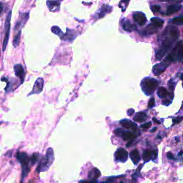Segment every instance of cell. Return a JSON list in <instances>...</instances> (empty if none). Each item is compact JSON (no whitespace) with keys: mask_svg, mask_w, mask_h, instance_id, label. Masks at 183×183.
Wrapping results in <instances>:
<instances>
[{"mask_svg":"<svg viewBox=\"0 0 183 183\" xmlns=\"http://www.w3.org/2000/svg\"><path fill=\"white\" fill-rule=\"evenodd\" d=\"M179 30L177 28L174 27H169L168 35L166 36L162 42L160 49H158L156 52V60H160L165 55L166 53L172 48L173 44L179 37Z\"/></svg>","mask_w":183,"mask_h":183,"instance_id":"cell-1","label":"cell"},{"mask_svg":"<svg viewBox=\"0 0 183 183\" xmlns=\"http://www.w3.org/2000/svg\"><path fill=\"white\" fill-rule=\"evenodd\" d=\"M30 13L29 12H24L20 13V16H19L18 20H16L15 29H14V32H15V36H14L13 39V45L15 47H16L20 44V38H21V32H22V30L24 27V26L25 25L26 22L29 19Z\"/></svg>","mask_w":183,"mask_h":183,"instance_id":"cell-2","label":"cell"},{"mask_svg":"<svg viewBox=\"0 0 183 183\" xmlns=\"http://www.w3.org/2000/svg\"><path fill=\"white\" fill-rule=\"evenodd\" d=\"M159 85L158 81L151 77H146L141 82L142 91L147 95H150L157 89Z\"/></svg>","mask_w":183,"mask_h":183,"instance_id":"cell-3","label":"cell"},{"mask_svg":"<svg viewBox=\"0 0 183 183\" xmlns=\"http://www.w3.org/2000/svg\"><path fill=\"white\" fill-rule=\"evenodd\" d=\"M54 159V152L52 148H49L47 149V153L45 156L42 158V160L39 164V166L37 167V170L38 172H42V171H46L48 170L49 167L52 165Z\"/></svg>","mask_w":183,"mask_h":183,"instance_id":"cell-4","label":"cell"},{"mask_svg":"<svg viewBox=\"0 0 183 183\" xmlns=\"http://www.w3.org/2000/svg\"><path fill=\"white\" fill-rule=\"evenodd\" d=\"M11 11H9L7 14L5 20V24H4V30H5V34H4V39L3 41V46H2V49L3 52L6 49V47L7 46L9 38V32H10V27H11Z\"/></svg>","mask_w":183,"mask_h":183,"instance_id":"cell-5","label":"cell"},{"mask_svg":"<svg viewBox=\"0 0 183 183\" xmlns=\"http://www.w3.org/2000/svg\"><path fill=\"white\" fill-rule=\"evenodd\" d=\"M172 63L171 62L165 58L162 62H161L160 63L157 64V65L153 66V72L155 75H160V74L162 73L164 71H165L166 69H167L169 66H170V64Z\"/></svg>","mask_w":183,"mask_h":183,"instance_id":"cell-6","label":"cell"},{"mask_svg":"<svg viewBox=\"0 0 183 183\" xmlns=\"http://www.w3.org/2000/svg\"><path fill=\"white\" fill-rule=\"evenodd\" d=\"M115 133L117 136L122 137L125 141H130V142H132V140L137 137V135H135L133 132L126 131V130L121 129V128H118V129L115 130Z\"/></svg>","mask_w":183,"mask_h":183,"instance_id":"cell-7","label":"cell"},{"mask_svg":"<svg viewBox=\"0 0 183 183\" xmlns=\"http://www.w3.org/2000/svg\"><path fill=\"white\" fill-rule=\"evenodd\" d=\"M44 80L42 78L39 77L36 80L35 82L34 86H33V88L31 91L30 93L28 94V95H32V94H39L41 93L43 90V87H44Z\"/></svg>","mask_w":183,"mask_h":183,"instance_id":"cell-8","label":"cell"},{"mask_svg":"<svg viewBox=\"0 0 183 183\" xmlns=\"http://www.w3.org/2000/svg\"><path fill=\"white\" fill-rule=\"evenodd\" d=\"M115 158L117 161L121 162H125L127 161L128 158V153L125 149L119 148L115 152Z\"/></svg>","mask_w":183,"mask_h":183,"instance_id":"cell-9","label":"cell"},{"mask_svg":"<svg viewBox=\"0 0 183 183\" xmlns=\"http://www.w3.org/2000/svg\"><path fill=\"white\" fill-rule=\"evenodd\" d=\"M14 71H15L16 77L20 79L21 83H23L25 79V72L23 66L20 64H16L14 66Z\"/></svg>","mask_w":183,"mask_h":183,"instance_id":"cell-10","label":"cell"},{"mask_svg":"<svg viewBox=\"0 0 183 183\" xmlns=\"http://www.w3.org/2000/svg\"><path fill=\"white\" fill-rule=\"evenodd\" d=\"M133 19L140 26H143L147 22L145 15L143 12H141V11H137V12L134 13Z\"/></svg>","mask_w":183,"mask_h":183,"instance_id":"cell-11","label":"cell"},{"mask_svg":"<svg viewBox=\"0 0 183 183\" xmlns=\"http://www.w3.org/2000/svg\"><path fill=\"white\" fill-rule=\"evenodd\" d=\"M158 157V151L157 150H144L142 154V158H143L144 161L147 162L151 160H154Z\"/></svg>","mask_w":183,"mask_h":183,"instance_id":"cell-12","label":"cell"},{"mask_svg":"<svg viewBox=\"0 0 183 183\" xmlns=\"http://www.w3.org/2000/svg\"><path fill=\"white\" fill-rule=\"evenodd\" d=\"M120 125L124 127L126 129L130 130L132 131H136L137 130V126L135 122H132L130 120H127V119H124V120L120 121Z\"/></svg>","mask_w":183,"mask_h":183,"instance_id":"cell-13","label":"cell"},{"mask_svg":"<svg viewBox=\"0 0 183 183\" xmlns=\"http://www.w3.org/2000/svg\"><path fill=\"white\" fill-rule=\"evenodd\" d=\"M111 10V7L108 5H103L99 11H97V12L95 14V15H94V17H95V19L103 18V16H105L106 14L110 12Z\"/></svg>","mask_w":183,"mask_h":183,"instance_id":"cell-14","label":"cell"},{"mask_svg":"<svg viewBox=\"0 0 183 183\" xmlns=\"http://www.w3.org/2000/svg\"><path fill=\"white\" fill-rule=\"evenodd\" d=\"M47 7H48L49 10L52 12H56L58 11L60 9V1H47Z\"/></svg>","mask_w":183,"mask_h":183,"instance_id":"cell-15","label":"cell"},{"mask_svg":"<svg viewBox=\"0 0 183 183\" xmlns=\"http://www.w3.org/2000/svg\"><path fill=\"white\" fill-rule=\"evenodd\" d=\"M77 37V34L74 30H70V29L66 30V33L64 34V36L62 38V39L64 41H66L69 42H72L73 40Z\"/></svg>","mask_w":183,"mask_h":183,"instance_id":"cell-16","label":"cell"},{"mask_svg":"<svg viewBox=\"0 0 183 183\" xmlns=\"http://www.w3.org/2000/svg\"><path fill=\"white\" fill-rule=\"evenodd\" d=\"M16 158H17L18 161L20 162V163H22V165H28V162H29L30 159L29 157H28L27 154L25 153H18L16 154Z\"/></svg>","mask_w":183,"mask_h":183,"instance_id":"cell-17","label":"cell"},{"mask_svg":"<svg viewBox=\"0 0 183 183\" xmlns=\"http://www.w3.org/2000/svg\"><path fill=\"white\" fill-rule=\"evenodd\" d=\"M181 9L182 5H180V4H172V5H170L167 7V15H172V14H174L175 12H177V11L180 10Z\"/></svg>","mask_w":183,"mask_h":183,"instance_id":"cell-18","label":"cell"},{"mask_svg":"<svg viewBox=\"0 0 183 183\" xmlns=\"http://www.w3.org/2000/svg\"><path fill=\"white\" fill-rule=\"evenodd\" d=\"M101 173L100 171H99L97 168H92L91 170L89 172V174H88V177H89V179L92 180H94L98 178L99 176H100Z\"/></svg>","mask_w":183,"mask_h":183,"instance_id":"cell-19","label":"cell"},{"mask_svg":"<svg viewBox=\"0 0 183 183\" xmlns=\"http://www.w3.org/2000/svg\"><path fill=\"white\" fill-rule=\"evenodd\" d=\"M130 158H131L132 161L135 165H137L139 162L140 160V156L137 149H134V150L130 153Z\"/></svg>","mask_w":183,"mask_h":183,"instance_id":"cell-20","label":"cell"},{"mask_svg":"<svg viewBox=\"0 0 183 183\" xmlns=\"http://www.w3.org/2000/svg\"><path fill=\"white\" fill-rule=\"evenodd\" d=\"M122 27L123 30L127 32H132L137 30V27L133 24L130 23L129 21H125V22L122 24Z\"/></svg>","mask_w":183,"mask_h":183,"instance_id":"cell-21","label":"cell"},{"mask_svg":"<svg viewBox=\"0 0 183 183\" xmlns=\"http://www.w3.org/2000/svg\"><path fill=\"white\" fill-rule=\"evenodd\" d=\"M147 117V115L144 112H137L135 116L133 118L135 122H144V121L146 120Z\"/></svg>","mask_w":183,"mask_h":183,"instance_id":"cell-22","label":"cell"},{"mask_svg":"<svg viewBox=\"0 0 183 183\" xmlns=\"http://www.w3.org/2000/svg\"><path fill=\"white\" fill-rule=\"evenodd\" d=\"M151 24L157 28L162 27L164 25V21L160 18L153 17L151 19Z\"/></svg>","mask_w":183,"mask_h":183,"instance_id":"cell-23","label":"cell"},{"mask_svg":"<svg viewBox=\"0 0 183 183\" xmlns=\"http://www.w3.org/2000/svg\"><path fill=\"white\" fill-rule=\"evenodd\" d=\"M168 94L169 93L167 90L166 89L165 87H161L159 88L158 91V95L159 96V97H160V98H165V97H167Z\"/></svg>","mask_w":183,"mask_h":183,"instance_id":"cell-24","label":"cell"},{"mask_svg":"<svg viewBox=\"0 0 183 183\" xmlns=\"http://www.w3.org/2000/svg\"><path fill=\"white\" fill-rule=\"evenodd\" d=\"M51 30H52V32H53L54 34L57 35V36H59V37H60L61 39L64 36V34H65L62 32V31L60 30V28H59V27H57V26H54V27H52Z\"/></svg>","mask_w":183,"mask_h":183,"instance_id":"cell-25","label":"cell"},{"mask_svg":"<svg viewBox=\"0 0 183 183\" xmlns=\"http://www.w3.org/2000/svg\"><path fill=\"white\" fill-rule=\"evenodd\" d=\"M182 62L183 61V42L180 46V48L178 52L177 58H176V62Z\"/></svg>","mask_w":183,"mask_h":183,"instance_id":"cell-26","label":"cell"},{"mask_svg":"<svg viewBox=\"0 0 183 183\" xmlns=\"http://www.w3.org/2000/svg\"><path fill=\"white\" fill-rule=\"evenodd\" d=\"M172 23L175 25H182L183 24V17H178L175 18L172 20Z\"/></svg>","mask_w":183,"mask_h":183,"instance_id":"cell-27","label":"cell"},{"mask_svg":"<svg viewBox=\"0 0 183 183\" xmlns=\"http://www.w3.org/2000/svg\"><path fill=\"white\" fill-rule=\"evenodd\" d=\"M175 85H176V83H174V82H173L172 80H170V82H169V85H169V88H170V89L172 92L174 91L175 87Z\"/></svg>","mask_w":183,"mask_h":183,"instance_id":"cell-28","label":"cell"},{"mask_svg":"<svg viewBox=\"0 0 183 183\" xmlns=\"http://www.w3.org/2000/svg\"><path fill=\"white\" fill-rule=\"evenodd\" d=\"M183 120V116L182 117H177L175 119H173V125H175V124H178V123H180Z\"/></svg>","mask_w":183,"mask_h":183,"instance_id":"cell-29","label":"cell"},{"mask_svg":"<svg viewBox=\"0 0 183 183\" xmlns=\"http://www.w3.org/2000/svg\"><path fill=\"white\" fill-rule=\"evenodd\" d=\"M37 159H38V154H34L32 157H31V159H30L31 162H32V164H34L37 161Z\"/></svg>","mask_w":183,"mask_h":183,"instance_id":"cell-30","label":"cell"},{"mask_svg":"<svg viewBox=\"0 0 183 183\" xmlns=\"http://www.w3.org/2000/svg\"><path fill=\"white\" fill-rule=\"evenodd\" d=\"M160 9H161L160 6L159 5H154L151 7L152 11H153V12H158V11L160 10Z\"/></svg>","mask_w":183,"mask_h":183,"instance_id":"cell-31","label":"cell"},{"mask_svg":"<svg viewBox=\"0 0 183 183\" xmlns=\"http://www.w3.org/2000/svg\"><path fill=\"white\" fill-rule=\"evenodd\" d=\"M154 103H155V100H154V97H152V98L149 99V103H148L149 108H153V107L154 106Z\"/></svg>","mask_w":183,"mask_h":183,"instance_id":"cell-32","label":"cell"},{"mask_svg":"<svg viewBox=\"0 0 183 183\" xmlns=\"http://www.w3.org/2000/svg\"><path fill=\"white\" fill-rule=\"evenodd\" d=\"M151 125H152V123L150 122H148L144 123V124L143 125H142L141 127L142 128V129H148V128L151 127Z\"/></svg>","mask_w":183,"mask_h":183,"instance_id":"cell-33","label":"cell"},{"mask_svg":"<svg viewBox=\"0 0 183 183\" xmlns=\"http://www.w3.org/2000/svg\"><path fill=\"white\" fill-rule=\"evenodd\" d=\"M167 157L168 159H170V160H175V158L174 155H173V154H172L171 153H167Z\"/></svg>","mask_w":183,"mask_h":183,"instance_id":"cell-34","label":"cell"},{"mask_svg":"<svg viewBox=\"0 0 183 183\" xmlns=\"http://www.w3.org/2000/svg\"><path fill=\"white\" fill-rule=\"evenodd\" d=\"M134 113H135L134 109H130V110H128V111H127V115L129 116H131Z\"/></svg>","mask_w":183,"mask_h":183,"instance_id":"cell-35","label":"cell"},{"mask_svg":"<svg viewBox=\"0 0 183 183\" xmlns=\"http://www.w3.org/2000/svg\"><path fill=\"white\" fill-rule=\"evenodd\" d=\"M172 103V101L171 100H166V101H163L162 102V104L164 105H170V104Z\"/></svg>","mask_w":183,"mask_h":183,"instance_id":"cell-36","label":"cell"},{"mask_svg":"<svg viewBox=\"0 0 183 183\" xmlns=\"http://www.w3.org/2000/svg\"><path fill=\"white\" fill-rule=\"evenodd\" d=\"M2 10H3V4L2 2H0V14L2 13Z\"/></svg>","mask_w":183,"mask_h":183,"instance_id":"cell-37","label":"cell"},{"mask_svg":"<svg viewBox=\"0 0 183 183\" xmlns=\"http://www.w3.org/2000/svg\"><path fill=\"white\" fill-rule=\"evenodd\" d=\"M80 183H95L94 181H82Z\"/></svg>","mask_w":183,"mask_h":183,"instance_id":"cell-38","label":"cell"},{"mask_svg":"<svg viewBox=\"0 0 183 183\" xmlns=\"http://www.w3.org/2000/svg\"><path fill=\"white\" fill-rule=\"evenodd\" d=\"M153 120H154V122H156V123H157V124H160V122H159V121H158V120H157L156 118H154H154H153Z\"/></svg>","mask_w":183,"mask_h":183,"instance_id":"cell-39","label":"cell"},{"mask_svg":"<svg viewBox=\"0 0 183 183\" xmlns=\"http://www.w3.org/2000/svg\"><path fill=\"white\" fill-rule=\"evenodd\" d=\"M157 130V128H156V127H155V128H154V129H153V130H152V131H151V132H153L154 131H155V130Z\"/></svg>","mask_w":183,"mask_h":183,"instance_id":"cell-40","label":"cell"},{"mask_svg":"<svg viewBox=\"0 0 183 183\" xmlns=\"http://www.w3.org/2000/svg\"><path fill=\"white\" fill-rule=\"evenodd\" d=\"M180 79H181V80H183V74H182L181 76H180Z\"/></svg>","mask_w":183,"mask_h":183,"instance_id":"cell-41","label":"cell"},{"mask_svg":"<svg viewBox=\"0 0 183 183\" xmlns=\"http://www.w3.org/2000/svg\"><path fill=\"white\" fill-rule=\"evenodd\" d=\"M102 183H106V182H102Z\"/></svg>","mask_w":183,"mask_h":183,"instance_id":"cell-42","label":"cell"}]
</instances>
